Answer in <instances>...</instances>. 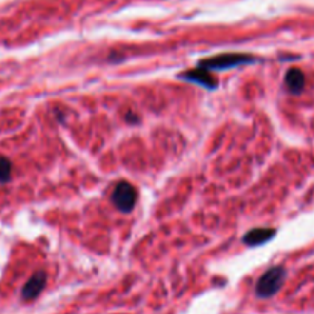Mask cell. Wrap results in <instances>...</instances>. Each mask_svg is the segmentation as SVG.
Instances as JSON below:
<instances>
[{
    "label": "cell",
    "instance_id": "8",
    "mask_svg": "<svg viewBox=\"0 0 314 314\" xmlns=\"http://www.w3.org/2000/svg\"><path fill=\"white\" fill-rule=\"evenodd\" d=\"M11 177V162L5 158H0V181L5 182Z\"/></svg>",
    "mask_w": 314,
    "mask_h": 314
},
{
    "label": "cell",
    "instance_id": "6",
    "mask_svg": "<svg viewBox=\"0 0 314 314\" xmlns=\"http://www.w3.org/2000/svg\"><path fill=\"white\" fill-rule=\"evenodd\" d=\"M285 86H287V89L291 94L299 95L305 88V75H304V72H302L300 69H297V68L288 69V72L285 74Z\"/></svg>",
    "mask_w": 314,
    "mask_h": 314
},
{
    "label": "cell",
    "instance_id": "4",
    "mask_svg": "<svg viewBox=\"0 0 314 314\" xmlns=\"http://www.w3.org/2000/svg\"><path fill=\"white\" fill-rule=\"evenodd\" d=\"M45 285H46V275H45V272H37L36 275H32L31 279L25 284L23 290H21V296H23L25 300L36 299L43 291Z\"/></svg>",
    "mask_w": 314,
    "mask_h": 314
},
{
    "label": "cell",
    "instance_id": "2",
    "mask_svg": "<svg viewBox=\"0 0 314 314\" xmlns=\"http://www.w3.org/2000/svg\"><path fill=\"white\" fill-rule=\"evenodd\" d=\"M137 199H138V193H137V189L132 186V184L121 181L120 184H117L115 186L114 193H112V201L120 212H123V213L132 212V209L135 207Z\"/></svg>",
    "mask_w": 314,
    "mask_h": 314
},
{
    "label": "cell",
    "instance_id": "5",
    "mask_svg": "<svg viewBox=\"0 0 314 314\" xmlns=\"http://www.w3.org/2000/svg\"><path fill=\"white\" fill-rule=\"evenodd\" d=\"M182 78H186L189 81H193V83H198L201 86L207 89H215L216 88V80L213 78V75L210 74L209 69H190L187 71L186 74H182Z\"/></svg>",
    "mask_w": 314,
    "mask_h": 314
},
{
    "label": "cell",
    "instance_id": "7",
    "mask_svg": "<svg viewBox=\"0 0 314 314\" xmlns=\"http://www.w3.org/2000/svg\"><path fill=\"white\" fill-rule=\"evenodd\" d=\"M275 235H276L275 229H253L248 233H245L244 242L250 247L262 245V244L268 242L270 239H273Z\"/></svg>",
    "mask_w": 314,
    "mask_h": 314
},
{
    "label": "cell",
    "instance_id": "1",
    "mask_svg": "<svg viewBox=\"0 0 314 314\" xmlns=\"http://www.w3.org/2000/svg\"><path fill=\"white\" fill-rule=\"evenodd\" d=\"M285 276L287 272L284 267H273L267 270V272L259 277L257 284H256V294L257 297L268 299L275 296L277 291L282 288L285 282Z\"/></svg>",
    "mask_w": 314,
    "mask_h": 314
},
{
    "label": "cell",
    "instance_id": "3",
    "mask_svg": "<svg viewBox=\"0 0 314 314\" xmlns=\"http://www.w3.org/2000/svg\"><path fill=\"white\" fill-rule=\"evenodd\" d=\"M253 59L250 56H244V54H222V56L218 57H212L207 60L201 61V68L205 69H229V68H235L239 66V64H245V63H252Z\"/></svg>",
    "mask_w": 314,
    "mask_h": 314
}]
</instances>
